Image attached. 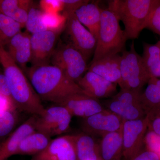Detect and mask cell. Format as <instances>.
I'll return each instance as SVG.
<instances>
[{"mask_svg": "<svg viewBox=\"0 0 160 160\" xmlns=\"http://www.w3.org/2000/svg\"><path fill=\"white\" fill-rule=\"evenodd\" d=\"M26 72L42 101L57 105L69 96L85 94L76 83L68 78L62 70L53 65L32 66Z\"/></svg>", "mask_w": 160, "mask_h": 160, "instance_id": "obj_1", "label": "cell"}, {"mask_svg": "<svg viewBox=\"0 0 160 160\" xmlns=\"http://www.w3.org/2000/svg\"><path fill=\"white\" fill-rule=\"evenodd\" d=\"M160 2V0H113L108 2V8L122 22L126 40L135 39L146 28L152 11Z\"/></svg>", "mask_w": 160, "mask_h": 160, "instance_id": "obj_2", "label": "cell"}, {"mask_svg": "<svg viewBox=\"0 0 160 160\" xmlns=\"http://www.w3.org/2000/svg\"><path fill=\"white\" fill-rule=\"evenodd\" d=\"M119 22L116 15L109 8L102 9L99 31L92 62L118 54L125 50L127 40Z\"/></svg>", "mask_w": 160, "mask_h": 160, "instance_id": "obj_3", "label": "cell"}, {"mask_svg": "<svg viewBox=\"0 0 160 160\" xmlns=\"http://www.w3.org/2000/svg\"><path fill=\"white\" fill-rule=\"evenodd\" d=\"M0 64L9 84L12 100L18 106H26L36 97V93L25 72L12 60L0 42Z\"/></svg>", "mask_w": 160, "mask_h": 160, "instance_id": "obj_4", "label": "cell"}, {"mask_svg": "<svg viewBox=\"0 0 160 160\" xmlns=\"http://www.w3.org/2000/svg\"><path fill=\"white\" fill-rule=\"evenodd\" d=\"M122 82L121 89L141 91L150 78L143 62L142 58L136 50L132 42L129 51L122 52L120 59Z\"/></svg>", "mask_w": 160, "mask_h": 160, "instance_id": "obj_5", "label": "cell"}, {"mask_svg": "<svg viewBox=\"0 0 160 160\" xmlns=\"http://www.w3.org/2000/svg\"><path fill=\"white\" fill-rule=\"evenodd\" d=\"M50 60L52 65L76 83L87 69V61L83 55L67 43L55 49Z\"/></svg>", "mask_w": 160, "mask_h": 160, "instance_id": "obj_6", "label": "cell"}, {"mask_svg": "<svg viewBox=\"0 0 160 160\" xmlns=\"http://www.w3.org/2000/svg\"><path fill=\"white\" fill-rule=\"evenodd\" d=\"M107 109L123 121H133L146 116L141 104L140 94L133 90L121 89L111 98L105 102Z\"/></svg>", "mask_w": 160, "mask_h": 160, "instance_id": "obj_7", "label": "cell"}, {"mask_svg": "<svg viewBox=\"0 0 160 160\" xmlns=\"http://www.w3.org/2000/svg\"><path fill=\"white\" fill-rule=\"evenodd\" d=\"M64 15L67 18L64 30L68 40L67 44L80 52L88 61L92 55L94 54L96 38L80 22L75 12Z\"/></svg>", "mask_w": 160, "mask_h": 160, "instance_id": "obj_8", "label": "cell"}, {"mask_svg": "<svg viewBox=\"0 0 160 160\" xmlns=\"http://www.w3.org/2000/svg\"><path fill=\"white\" fill-rule=\"evenodd\" d=\"M72 117L63 106H52L46 109L42 115L37 116L36 131L50 138L60 135L69 129Z\"/></svg>", "mask_w": 160, "mask_h": 160, "instance_id": "obj_9", "label": "cell"}, {"mask_svg": "<svg viewBox=\"0 0 160 160\" xmlns=\"http://www.w3.org/2000/svg\"><path fill=\"white\" fill-rule=\"evenodd\" d=\"M148 128L147 116L140 119L123 121V157L125 160H131L142 150Z\"/></svg>", "mask_w": 160, "mask_h": 160, "instance_id": "obj_10", "label": "cell"}, {"mask_svg": "<svg viewBox=\"0 0 160 160\" xmlns=\"http://www.w3.org/2000/svg\"><path fill=\"white\" fill-rule=\"evenodd\" d=\"M123 121L116 114L105 109L83 119L82 123V130L96 137L102 138L105 135L117 131L122 126Z\"/></svg>", "mask_w": 160, "mask_h": 160, "instance_id": "obj_11", "label": "cell"}, {"mask_svg": "<svg viewBox=\"0 0 160 160\" xmlns=\"http://www.w3.org/2000/svg\"><path fill=\"white\" fill-rule=\"evenodd\" d=\"M58 34L46 30L31 34L30 42L32 66L49 64L55 50Z\"/></svg>", "mask_w": 160, "mask_h": 160, "instance_id": "obj_12", "label": "cell"}, {"mask_svg": "<svg viewBox=\"0 0 160 160\" xmlns=\"http://www.w3.org/2000/svg\"><path fill=\"white\" fill-rule=\"evenodd\" d=\"M29 160H77L72 135L51 140L44 150Z\"/></svg>", "mask_w": 160, "mask_h": 160, "instance_id": "obj_13", "label": "cell"}, {"mask_svg": "<svg viewBox=\"0 0 160 160\" xmlns=\"http://www.w3.org/2000/svg\"><path fill=\"white\" fill-rule=\"evenodd\" d=\"M57 105L66 108L72 116L83 119L89 117L104 109L98 100L84 93L69 96Z\"/></svg>", "mask_w": 160, "mask_h": 160, "instance_id": "obj_14", "label": "cell"}, {"mask_svg": "<svg viewBox=\"0 0 160 160\" xmlns=\"http://www.w3.org/2000/svg\"><path fill=\"white\" fill-rule=\"evenodd\" d=\"M77 84L85 94L98 100L112 97L117 91V84L109 82L91 71L87 72Z\"/></svg>", "mask_w": 160, "mask_h": 160, "instance_id": "obj_15", "label": "cell"}, {"mask_svg": "<svg viewBox=\"0 0 160 160\" xmlns=\"http://www.w3.org/2000/svg\"><path fill=\"white\" fill-rule=\"evenodd\" d=\"M31 34L22 31L9 41L5 48L10 57L24 72L27 71V65L31 59Z\"/></svg>", "mask_w": 160, "mask_h": 160, "instance_id": "obj_16", "label": "cell"}, {"mask_svg": "<svg viewBox=\"0 0 160 160\" xmlns=\"http://www.w3.org/2000/svg\"><path fill=\"white\" fill-rule=\"evenodd\" d=\"M37 116L32 115L28 118L0 145V160H5L15 155L23 140L36 131Z\"/></svg>", "mask_w": 160, "mask_h": 160, "instance_id": "obj_17", "label": "cell"}, {"mask_svg": "<svg viewBox=\"0 0 160 160\" xmlns=\"http://www.w3.org/2000/svg\"><path fill=\"white\" fill-rule=\"evenodd\" d=\"M120 59L121 55L119 54L103 58L91 62L88 71L94 72L107 81L120 86L122 82Z\"/></svg>", "mask_w": 160, "mask_h": 160, "instance_id": "obj_18", "label": "cell"}, {"mask_svg": "<svg viewBox=\"0 0 160 160\" xmlns=\"http://www.w3.org/2000/svg\"><path fill=\"white\" fill-rule=\"evenodd\" d=\"M72 136L77 160H102L99 144L94 137L83 132Z\"/></svg>", "mask_w": 160, "mask_h": 160, "instance_id": "obj_19", "label": "cell"}, {"mask_svg": "<svg viewBox=\"0 0 160 160\" xmlns=\"http://www.w3.org/2000/svg\"><path fill=\"white\" fill-rule=\"evenodd\" d=\"M99 146L102 160H121L123 157L122 126L117 131L103 136Z\"/></svg>", "mask_w": 160, "mask_h": 160, "instance_id": "obj_20", "label": "cell"}, {"mask_svg": "<svg viewBox=\"0 0 160 160\" xmlns=\"http://www.w3.org/2000/svg\"><path fill=\"white\" fill-rule=\"evenodd\" d=\"M102 9L96 2L84 4L75 12L78 20L94 36L97 40L100 23Z\"/></svg>", "mask_w": 160, "mask_h": 160, "instance_id": "obj_21", "label": "cell"}, {"mask_svg": "<svg viewBox=\"0 0 160 160\" xmlns=\"http://www.w3.org/2000/svg\"><path fill=\"white\" fill-rule=\"evenodd\" d=\"M33 3L30 0H0V12L16 21L23 28Z\"/></svg>", "mask_w": 160, "mask_h": 160, "instance_id": "obj_22", "label": "cell"}, {"mask_svg": "<svg viewBox=\"0 0 160 160\" xmlns=\"http://www.w3.org/2000/svg\"><path fill=\"white\" fill-rule=\"evenodd\" d=\"M145 91L141 92V104L146 115L160 111V79L151 78Z\"/></svg>", "mask_w": 160, "mask_h": 160, "instance_id": "obj_23", "label": "cell"}, {"mask_svg": "<svg viewBox=\"0 0 160 160\" xmlns=\"http://www.w3.org/2000/svg\"><path fill=\"white\" fill-rule=\"evenodd\" d=\"M51 138L36 131L29 135L20 144L15 155H34L44 150L51 141Z\"/></svg>", "mask_w": 160, "mask_h": 160, "instance_id": "obj_24", "label": "cell"}, {"mask_svg": "<svg viewBox=\"0 0 160 160\" xmlns=\"http://www.w3.org/2000/svg\"><path fill=\"white\" fill-rule=\"evenodd\" d=\"M143 62L150 78H160V42L156 44L145 43L142 57Z\"/></svg>", "mask_w": 160, "mask_h": 160, "instance_id": "obj_25", "label": "cell"}, {"mask_svg": "<svg viewBox=\"0 0 160 160\" xmlns=\"http://www.w3.org/2000/svg\"><path fill=\"white\" fill-rule=\"evenodd\" d=\"M22 28L19 23L0 12V42L3 46H6Z\"/></svg>", "mask_w": 160, "mask_h": 160, "instance_id": "obj_26", "label": "cell"}, {"mask_svg": "<svg viewBox=\"0 0 160 160\" xmlns=\"http://www.w3.org/2000/svg\"><path fill=\"white\" fill-rule=\"evenodd\" d=\"M25 27L31 34L39 33L47 30L43 20V12L40 9L31 7L28 13Z\"/></svg>", "mask_w": 160, "mask_h": 160, "instance_id": "obj_27", "label": "cell"}, {"mask_svg": "<svg viewBox=\"0 0 160 160\" xmlns=\"http://www.w3.org/2000/svg\"><path fill=\"white\" fill-rule=\"evenodd\" d=\"M43 20L47 30L58 34L62 30H64L67 18L66 16L61 13L43 12Z\"/></svg>", "mask_w": 160, "mask_h": 160, "instance_id": "obj_28", "label": "cell"}, {"mask_svg": "<svg viewBox=\"0 0 160 160\" xmlns=\"http://www.w3.org/2000/svg\"><path fill=\"white\" fill-rule=\"evenodd\" d=\"M16 118L12 111H0V139L6 137L12 131Z\"/></svg>", "mask_w": 160, "mask_h": 160, "instance_id": "obj_29", "label": "cell"}, {"mask_svg": "<svg viewBox=\"0 0 160 160\" xmlns=\"http://www.w3.org/2000/svg\"><path fill=\"white\" fill-rule=\"evenodd\" d=\"M144 145L146 150L157 155L160 159V135L150 129H147L145 138Z\"/></svg>", "mask_w": 160, "mask_h": 160, "instance_id": "obj_30", "label": "cell"}, {"mask_svg": "<svg viewBox=\"0 0 160 160\" xmlns=\"http://www.w3.org/2000/svg\"><path fill=\"white\" fill-rule=\"evenodd\" d=\"M40 9L45 13H60L63 11L62 0H42L40 1Z\"/></svg>", "mask_w": 160, "mask_h": 160, "instance_id": "obj_31", "label": "cell"}, {"mask_svg": "<svg viewBox=\"0 0 160 160\" xmlns=\"http://www.w3.org/2000/svg\"><path fill=\"white\" fill-rule=\"evenodd\" d=\"M146 28L160 35V2L152 11Z\"/></svg>", "mask_w": 160, "mask_h": 160, "instance_id": "obj_32", "label": "cell"}, {"mask_svg": "<svg viewBox=\"0 0 160 160\" xmlns=\"http://www.w3.org/2000/svg\"><path fill=\"white\" fill-rule=\"evenodd\" d=\"M89 2L86 0H62L63 14L66 15L75 12L80 7Z\"/></svg>", "mask_w": 160, "mask_h": 160, "instance_id": "obj_33", "label": "cell"}, {"mask_svg": "<svg viewBox=\"0 0 160 160\" xmlns=\"http://www.w3.org/2000/svg\"><path fill=\"white\" fill-rule=\"evenodd\" d=\"M0 95L9 98L12 101L7 79L4 74V72L2 71L1 69H0Z\"/></svg>", "mask_w": 160, "mask_h": 160, "instance_id": "obj_34", "label": "cell"}, {"mask_svg": "<svg viewBox=\"0 0 160 160\" xmlns=\"http://www.w3.org/2000/svg\"><path fill=\"white\" fill-rule=\"evenodd\" d=\"M131 160H160L156 154L149 150H142Z\"/></svg>", "mask_w": 160, "mask_h": 160, "instance_id": "obj_35", "label": "cell"}, {"mask_svg": "<svg viewBox=\"0 0 160 160\" xmlns=\"http://www.w3.org/2000/svg\"><path fill=\"white\" fill-rule=\"evenodd\" d=\"M15 108L16 107L11 99L0 95V111H13Z\"/></svg>", "mask_w": 160, "mask_h": 160, "instance_id": "obj_36", "label": "cell"}, {"mask_svg": "<svg viewBox=\"0 0 160 160\" xmlns=\"http://www.w3.org/2000/svg\"></svg>", "mask_w": 160, "mask_h": 160, "instance_id": "obj_37", "label": "cell"}]
</instances>
